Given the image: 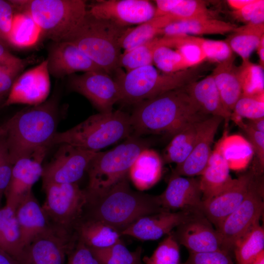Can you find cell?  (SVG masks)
Segmentation results:
<instances>
[{
	"label": "cell",
	"mask_w": 264,
	"mask_h": 264,
	"mask_svg": "<svg viewBox=\"0 0 264 264\" xmlns=\"http://www.w3.org/2000/svg\"><path fill=\"white\" fill-rule=\"evenodd\" d=\"M130 116L132 135L159 134L172 137L188 124L211 116L201 111L185 87L136 104Z\"/></svg>",
	"instance_id": "6da1fadb"
},
{
	"label": "cell",
	"mask_w": 264,
	"mask_h": 264,
	"mask_svg": "<svg viewBox=\"0 0 264 264\" xmlns=\"http://www.w3.org/2000/svg\"><path fill=\"white\" fill-rule=\"evenodd\" d=\"M129 176L99 194L86 191V202L81 218L106 223L121 232L139 219L168 211L161 206L158 196L135 191Z\"/></svg>",
	"instance_id": "7a4b0ae2"
},
{
	"label": "cell",
	"mask_w": 264,
	"mask_h": 264,
	"mask_svg": "<svg viewBox=\"0 0 264 264\" xmlns=\"http://www.w3.org/2000/svg\"><path fill=\"white\" fill-rule=\"evenodd\" d=\"M57 100L25 108L8 120L5 139L12 163L49 149L59 123Z\"/></svg>",
	"instance_id": "3957f363"
},
{
	"label": "cell",
	"mask_w": 264,
	"mask_h": 264,
	"mask_svg": "<svg viewBox=\"0 0 264 264\" xmlns=\"http://www.w3.org/2000/svg\"><path fill=\"white\" fill-rule=\"evenodd\" d=\"M204 62L178 72H163L153 65L139 67L126 73H117V81L121 92V102L137 104L171 90L182 88L199 80L209 69Z\"/></svg>",
	"instance_id": "277c9868"
},
{
	"label": "cell",
	"mask_w": 264,
	"mask_h": 264,
	"mask_svg": "<svg viewBox=\"0 0 264 264\" xmlns=\"http://www.w3.org/2000/svg\"><path fill=\"white\" fill-rule=\"evenodd\" d=\"M132 134L130 115L121 110L92 115L74 127L57 132L51 146L67 144L97 152Z\"/></svg>",
	"instance_id": "5b68a950"
},
{
	"label": "cell",
	"mask_w": 264,
	"mask_h": 264,
	"mask_svg": "<svg viewBox=\"0 0 264 264\" xmlns=\"http://www.w3.org/2000/svg\"><path fill=\"white\" fill-rule=\"evenodd\" d=\"M129 27L97 19L88 12L81 23L63 41L74 44L106 73L110 75L119 66L122 54L119 40Z\"/></svg>",
	"instance_id": "8992f818"
},
{
	"label": "cell",
	"mask_w": 264,
	"mask_h": 264,
	"mask_svg": "<svg viewBox=\"0 0 264 264\" xmlns=\"http://www.w3.org/2000/svg\"><path fill=\"white\" fill-rule=\"evenodd\" d=\"M17 11L25 12L40 28L42 36L63 41L81 23L88 10L83 0H12Z\"/></svg>",
	"instance_id": "52a82bcc"
},
{
	"label": "cell",
	"mask_w": 264,
	"mask_h": 264,
	"mask_svg": "<svg viewBox=\"0 0 264 264\" xmlns=\"http://www.w3.org/2000/svg\"><path fill=\"white\" fill-rule=\"evenodd\" d=\"M150 142L131 135L121 144L107 152H98L90 162L87 172L90 194L103 192L129 176L130 169L140 153L149 148Z\"/></svg>",
	"instance_id": "ba28073f"
},
{
	"label": "cell",
	"mask_w": 264,
	"mask_h": 264,
	"mask_svg": "<svg viewBox=\"0 0 264 264\" xmlns=\"http://www.w3.org/2000/svg\"><path fill=\"white\" fill-rule=\"evenodd\" d=\"M45 200L42 209L51 226L74 235L86 202L85 190L77 183H50L43 185Z\"/></svg>",
	"instance_id": "9c48e42d"
},
{
	"label": "cell",
	"mask_w": 264,
	"mask_h": 264,
	"mask_svg": "<svg viewBox=\"0 0 264 264\" xmlns=\"http://www.w3.org/2000/svg\"><path fill=\"white\" fill-rule=\"evenodd\" d=\"M260 175H255L242 203L216 229L220 236L223 249L230 253L236 243L259 224L263 214L264 187Z\"/></svg>",
	"instance_id": "30bf717a"
},
{
	"label": "cell",
	"mask_w": 264,
	"mask_h": 264,
	"mask_svg": "<svg viewBox=\"0 0 264 264\" xmlns=\"http://www.w3.org/2000/svg\"><path fill=\"white\" fill-rule=\"evenodd\" d=\"M60 145L51 160L43 167V185L50 183H77L98 152L83 150L67 144Z\"/></svg>",
	"instance_id": "8fae6325"
},
{
	"label": "cell",
	"mask_w": 264,
	"mask_h": 264,
	"mask_svg": "<svg viewBox=\"0 0 264 264\" xmlns=\"http://www.w3.org/2000/svg\"><path fill=\"white\" fill-rule=\"evenodd\" d=\"M76 241L74 235L50 226L24 247L16 260L20 264H65Z\"/></svg>",
	"instance_id": "7c38bea8"
},
{
	"label": "cell",
	"mask_w": 264,
	"mask_h": 264,
	"mask_svg": "<svg viewBox=\"0 0 264 264\" xmlns=\"http://www.w3.org/2000/svg\"><path fill=\"white\" fill-rule=\"evenodd\" d=\"M69 84L73 91L88 99L99 112L112 111L114 104L121 101L119 84L104 72L88 71L73 75Z\"/></svg>",
	"instance_id": "4fadbf2b"
},
{
	"label": "cell",
	"mask_w": 264,
	"mask_h": 264,
	"mask_svg": "<svg viewBox=\"0 0 264 264\" xmlns=\"http://www.w3.org/2000/svg\"><path fill=\"white\" fill-rule=\"evenodd\" d=\"M88 13L97 19L130 27L153 18L155 6L147 0H101L91 5Z\"/></svg>",
	"instance_id": "5bb4252c"
},
{
	"label": "cell",
	"mask_w": 264,
	"mask_h": 264,
	"mask_svg": "<svg viewBox=\"0 0 264 264\" xmlns=\"http://www.w3.org/2000/svg\"><path fill=\"white\" fill-rule=\"evenodd\" d=\"M258 173L254 168L235 178L233 183L213 198L202 200L199 211L217 229L245 198L249 186Z\"/></svg>",
	"instance_id": "9a60e30c"
},
{
	"label": "cell",
	"mask_w": 264,
	"mask_h": 264,
	"mask_svg": "<svg viewBox=\"0 0 264 264\" xmlns=\"http://www.w3.org/2000/svg\"><path fill=\"white\" fill-rule=\"evenodd\" d=\"M176 228L172 231L175 239L189 253L224 250L219 233L200 211Z\"/></svg>",
	"instance_id": "2e32d148"
},
{
	"label": "cell",
	"mask_w": 264,
	"mask_h": 264,
	"mask_svg": "<svg viewBox=\"0 0 264 264\" xmlns=\"http://www.w3.org/2000/svg\"><path fill=\"white\" fill-rule=\"evenodd\" d=\"M50 74L47 60L22 73L15 80L5 105L16 103L36 105L44 102L49 92Z\"/></svg>",
	"instance_id": "e0dca14e"
},
{
	"label": "cell",
	"mask_w": 264,
	"mask_h": 264,
	"mask_svg": "<svg viewBox=\"0 0 264 264\" xmlns=\"http://www.w3.org/2000/svg\"><path fill=\"white\" fill-rule=\"evenodd\" d=\"M48 150H40L32 156L20 159L14 164L11 179L5 191L6 205L16 209L20 202L32 192L33 185L42 176V163Z\"/></svg>",
	"instance_id": "ac0fdd59"
},
{
	"label": "cell",
	"mask_w": 264,
	"mask_h": 264,
	"mask_svg": "<svg viewBox=\"0 0 264 264\" xmlns=\"http://www.w3.org/2000/svg\"><path fill=\"white\" fill-rule=\"evenodd\" d=\"M223 119L211 116L200 122L194 147L186 160L176 165L172 175L186 177L200 176L205 169L212 153L211 146Z\"/></svg>",
	"instance_id": "d6986e66"
},
{
	"label": "cell",
	"mask_w": 264,
	"mask_h": 264,
	"mask_svg": "<svg viewBox=\"0 0 264 264\" xmlns=\"http://www.w3.org/2000/svg\"><path fill=\"white\" fill-rule=\"evenodd\" d=\"M46 60L50 75L57 78L77 71L105 72L76 45L66 41L54 42Z\"/></svg>",
	"instance_id": "ffe728a7"
},
{
	"label": "cell",
	"mask_w": 264,
	"mask_h": 264,
	"mask_svg": "<svg viewBox=\"0 0 264 264\" xmlns=\"http://www.w3.org/2000/svg\"><path fill=\"white\" fill-rule=\"evenodd\" d=\"M198 212V211H197ZM188 211H164L143 217L121 232L142 241L156 240L168 235L196 213Z\"/></svg>",
	"instance_id": "44dd1931"
},
{
	"label": "cell",
	"mask_w": 264,
	"mask_h": 264,
	"mask_svg": "<svg viewBox=\"0 0 264 264\" xmlns=\"http://www.w3.org/2000/svg\"><path fill=\"white\" fill-rule=\"evenodd\" d=\"M158 197L167 210L199 211L202 201L199 178L172 174L166 189Z\"/></svg>",
	"instance_id": "7402d4cb"
},
{
	"label": "cell",
	"mask_w": 264,
	"mask_h": 264,
	"mask_svg": "<svg viewBox=\"0 0 264 264\" xmlns=\"http://www.w3.org/2000/svg\"><path fill=\"white\" fill-rule=\"evenodd\" d=\"M22 250L39 235L50 227L42 207L33 192L27 195L15 209Z\"/></svg>",
	"instance_id": "603a6c76"
},
{
	"label": "cell",
	"mask_w": 264,
	"mask_h": 264,
	"mask_svg": "<svg viewBox=\"0 0 264 264\" xmlns=\"http://www.w3.org/2000/svg\"><path fill=\"white\" fill-rule=\"evenodd\" d=\"M185 89L203 113L220 117L227 125L232 113L224 107L212 74L189 84Z\"/></svg>",
	"instance_id": "cb8c5ba5"
},
{
	"label": "cell",
	"mask_w": 264,
	"mask_h": 264,
	"mask_svg": "<svg viewBox=\"0 0 264 264\" xmlns=\"http://www.w3.org/2000/svg\"><path fill=\"white\" fill-rule=\"evenodd\" d=\"M229 170L227 162L215 147L200 176L202 200L213 198L233 183L235 179L232 178Z\"/></svg>",
	"instance_id": "d4e9b609"
},
{
	"label": "cell",
	"mask_w": 264,
	"mask_h": 264,
	"mask_svg": "<svg viewBox=\"0 0 264 264\" xmlns=\"http://www.w3.org/2000/svg\"><path fill=\"white\" fill-rule=\"evenodd\" d=\"M163 160L155 151L146 148L137 156L132 165L129 178L139 191L149 189L160 180L162 173Z\"/></svg>",
	"instance_id": "484cf974"
},
{
	"label": "cell",
	"mask_w": 264,
	"mask_h": 264,
	"mask_svg": "<svg viewBox=\"0 0 264 264\" xmlns=\"http://www.w3.org/2000/svg\"><path fill=\"white\" fill-rule=\"evenodd\" d=\"M76 240L92 248H104L122 242L119 231L102 221L81 218L74 229Z\"/></svg>",
	"instance_id": "4316f807"
},
{
	"label": "cell",
	"mask_w": 264,
	"mask_h": 264,
	"mask_svg": "<svg viewBox=\"0 0 264 264\" xmlns=\"http://www.w3.org/2000/svg\"><path fill=\"white\" fill-rule=\"evenodd\" d=\"M233 54L225 61L218 64L211 73L225 109L232 113L235 105L242 95V87L234 65Z\"/></svg>",
	"instance_id": "83f0119b"
},
{
	"label": "cell",
	"mask_w": 264,
	"mask_h": 264,
	"mask_svg": "<svg viewBox=\"0 0 264 264\" xmlns=\"http://www.w3.org/2000/svg\"><path fill=\"white\" fill-rule=\"evenodd\" d=\"M238 26L229 22L215 18L180 21L173 22L163 28L160 35H224L232 32Z\"/></svg>",
	"instance_id": "f1b7e54d"
},
{
	"label": "cell",
	"mask_w": 264,
	"mask_h": 264,
	"mask_svg": "<svg viewBox=\"0 0 264 264\" xmlns=\"http://www.w3.org/2000/svg\"><path fill=\"white\" fill-rule=\"evenodd\" d=\"M176 22L170 14L154 17L151 20L129 27L119 40V45L124 51L130 50L141 45L160 35L163 28L173 22Z\"/></svg>",
	"instance_id": "f546056e"
},
{
	"label": "cell",
	"mask_w": 264,
	"mask_h": 264,
	"mask_svg": "<svg viewBox=\"0 0 264 264\" xmlns=\"http://www.w3.org/2000/svg\"><path fill=\"white\" fill-rule=\"evenodd\" d=\"M200 122L188 124L172 137L164 151L163 162L178 165L186 160L196 143Z\"/></svg>",
	"instance_id": "4dcf8cb0"
},
{
	"label": "cell",
	"mask_w": 264,
	"mask_h": 264,
	"mask_svg": "<svg viewBox=\"0 0 264 264\" xmlns=\"http://www.w3.org/2000/svg\"><path fill=\"white\" fill-rule=\"evenodd\" d=\"M216 148L226 160L229 168L235 170L247 165L254 153L248 140L238 135L222 136Z\"/></svg>",
	"instance_id": "1f68e13d"
},
{
	"label": "cell",
	"mask_w": 264,
	"mask_h": 264,
	"mask_svg": "<svg viewBox=\"0 0 264 264\" xmlns=\"http://www.w3.org/2000/svg\"><path fill=\"white\" fill-rule=\"evenodd\" d=\"M42 36L41 31L26 12L17 11L8 43L18 48H26L36 44Z\"/></svg>",
	"instance_id": "d6a6232c"
},
{
	"label": "cell",
	"mask_w": 264,
	"mask_h": 264,
	"mask_svg": "<svg viewBox=\"0 0 264 264\" xmlns=\"http://www.w3.org/2000/svg\"><path fill=\"white\" fill-rule=\"evenodd\" d=\"M0 248L16 260L22 251L15 209L7 205L0 209Z\"/></svg>",
	"instance_id": "836d02e7"
},
{
	"label": "cell",
	"mask_w": 264,
	"mask_h": 264,
	"mask_svg": "<svg viewBox=\"0 0 264 264\" xmlns=\"http://www.w3.org/2000/svg\"><path fill=\"white\" fill-rule=\"evenodd\" d=\"M232 33L226 42L242 61L248 60L264 35V23L255 25L248 23L237 27Z\"/></svg>",
	"instance_id": "e575fe53"
},
{
	"label": "cell",
	"mask_w": 264,
	"mask_h": 264,
	"mask_svg": "<svg viewBox=\"0 0 264 264\" xmlns=\"http://www.w3.org/2000/svg\"><path fill=\"white\" fill-rule=\"evenodd\" d=\"M167 37H155L150 41L130 50L122 53L119 62V68H124L126 72L136 68L153 65L155 50L161 46L169 47Z\"/></svg>",
	"instance_id": "d590c367"
},
{
	"label": "cell",
	"mask_w": 264,
	"mask_h": 264,
	"mask_svg": "<svg viewBox=\"0 0 264 264\" xmlns=\"http://www.w3.org/2000/svg\"><path fill=\"white\" fill-rule=\"evenodd\" d=\"M263 251L264 229L259 223L236 243L233 250L235 264H252Z\"/></svg>",
	"instance_id": "8d00e7d4"
},
{
	"label": "cell",
	"mask_w": 264,
	"mask_h": 264,
	"mask_svg": "<svg viewBox=\"0 0 264 264\" xmlns=\"http://www.w3.org/2000/svg\"><path fill=\"white\" fill-rule=\"evenodd\" d=\"M89 248L100 264H143L142 248L131 251L122 241L106 248Z\"/></svg>",
	"instance_id": "74e56055"
},
{
	"label": "cell",
	"mask_w": 264,
	"mask_h": 264,
	"mask_svg": "<svg viewBox=\"0 0 264 264\" xmlns=\"http://www.w3.org/2000/svg\"><path fill=\"white\" fill-rule=\"evenodd\" d=\"M236 73L240 81L242 93L258 95L264 93V68L254 64L249 60L242 61L236 67Z\"/></svg>",
	"instance_id": "f35d334b"
},
{
	"label": "cell",
	"mask_w": 264,
	"mask_h": 264,
	"mask_svg": "<svg viewBox=\"0 0 264 264\" xmlns=\"http://www.w3.org/2000/svg\"><path fill=\"white\" fill-rule=\"evenodd\" d=\"M143 264H180L179 244L172 232L161 242L150 256L142 258Z\"/></svg>",
	"instance_id": "ab89813d"
},
{
	"label": "cell",
	"mask_w": 264,
	"mask_h": 264,
	"mask_svg": "<svg viewBox=\"0 0 264 264\" xmlns=\"http://www.w3.org/2000/svg\"><path fill=\"white\" fill-rule=\"evenodd\" d=\"M264 117V93L248 95L242 93L236 103L231 120L246 118L248 120Z\"/></svg>",
	"instance_id": "60d3db41"
},
{
	"label": "cell",
	"mask_w": 264,
	"mask_h": 264,
	"mask_svg": "<svg viewBox=\"0 0 264 264\" xmlns=\"http://www.w3.org/2000/svg\"><path fill=\"white\" fill-rule=\"evenodd\" d=\"M153 64L160 71L174 73L190 68L177 50L166 46L157 48L153 55Z\"/></svg>",
	"instance_id": "b9f144b4"
},
{
	"label": "cell",
	"mask_w": 264,
	"mask_h": 264,
	"mask_svg": "<svg viewBox=\"0 0 264 264\" xmlns=\"http://www.w3.org/2000/svg\"><path fill=\"white\" fill-rule=\"evenodd\" d=\"M169 14L174 16L176 22L214 18L205 2L198 0H180Z\"/></svg>",
	"instance_id": "7bdbcfd3"
},
{
	"label": "cell",
	"mask_w": 264,
	"mask_h": 264,
	"mask_svg": "<svg viewBox=\"0 0 264 264\" xmlns=\"http://www.w3.org/2000/svg\"><path fill=\"white\" fill-rule=\"evenodd\" d=\"M201 40V38L183 35L180 44L176 48L189 67L207 61L200 46Z\"/></svg>",
	"instance_id": "ee69618b"
},
{
	"label": "cell",
	"mask_w": 264,
	"mask_h": 264,
	"mask_svg": "<svg viewBox=\"0 0 264 264\" xmlns=\"http://www.w3.org/2000/svg\"><path fill=\"white\" fill-rule=\"evenodd\" d=\"M30 61L22 59L19 62L0 66V101L8 96L15 80Z\"/></svg>",
	"instance_id": "f6af8a7d"
},
{
	"label": "cell",
	"mask_w": 264,
	"mask_h": 264,
	"mask_svg": "<svg viewBox=\"0 0 264 264\" xmlns=\"http://www.w3.org/2000/svg\"><path fill=\"white\" fill-rule=\"evenodd\" d=\"M200 46L206 56V60L211 63H220L233 54L226 41L202 38Z\"/></svg>",
	"instance_id": "bcb514c9"
},
{
	"label": "cell",
	"mask_w": 264,
	"mask_h": 264,
	"mask_svg": "<svg viewBox=\"0 0 264 264\" xmlns=\"http://www.w3.org/2000/svg\"><path fill=\"white\" fill-rule=\"evenodd\" d=\"M233 120L246 135L248 141L256 155L259 170L262 173L264 168V132L254 130L243 122L242 119L237 118Z\"/></svg>",
	"instance_id": "7dc6e473"
},
{
	"label": "cell",
	"mask_w": 264,
	"mask_h": 264,
	"mask_svg": "<svg viewBox=\"0 0 264 264\" xmlns=\"http://www.w3.org/2000/svg\"><path fill=\"white\" fill-rule=\"evenodd\" d=\"M180 264H235L230 253L225 250L189 253L187 259Z\"/></svg>",
	"instance_id": "c3c4849f"
},
{
	"label": "cell",
	"mask_w": 264,
	"mask_h": 264,
	"mask_svg": "<svg viewBox=\"0 0 264 264\" xmlns=\"http://www.w3.org/2000/svg\"><path fill=\"white\" fill-rule=\"evenodd\" d=\"M16 12L10 0H0V41L6 44Z\"/></svg>",
	"instance_id": "681fc988"
},
{
	"label": "cell",
	"mask_w": 264,
	"mask_h": 264,
	"mask_svg": "<svg viewBox=\"0 0 264 264\" xmlns=\"http://www.w3.org/2000/svg\"><path fill=\"white\" fill-rule=\"evenodd\" d=\"M13 166L5 134L0 139V192L5 191L7 188L11 179Z\"/></svg>",
	"instance_id": "f907efd6"
},
{
	"label": "cell",
	"mask_w": 264,
	"mask_h": 264,
	"mask_svg": "<svg viewBox=\"0 0 264 264\" xmlns=\"http://www.w3.org/2000/svg\"><path fill=\"white\" fill-rule=\"evenodd\" d=\"M66 264H100L90 249L76 241L69 253Z\"/></svg>",
	"instance_id": "816d5d0a"
},
{
	"label": "cell",
	"mask_w": 264,
	"mask_h": 264,
	"mask_svg": "<svg viewBox=\"0 0 264 264\" xmlns=\"http://www.w3.org/2000/svg\"><path fill=\"white\" fill-rule=\"evenodd\" d=\"M262 1V0H255L253 2L243 7L241 9L233 11V14L238 20L247 23L250 21L255 10Z\"/></svg>",
	"instance_id": "f5cc1de1"
},
{
	"label": "cell",
	"mask_w": 264,
	"mask_h": 264,
	"mask_svg": "<svg viewBox=\"0 0 264 264\" xmlns=\"http://www.w3.org/2000/svg\"><path fill=\"white\" fill-rule=\"evenodd\" d=\"M155 14L154 17H160L169 14L180 0H156Z\"/></svg>",
	"instance_id": "db71d44e"
},
{
	"label": "cell",
	"mask_w": 264,
	"mask_h": 264,
	"mask_svg": "<svg viewBox=\"0 0 264 264\" xmlns=\"http://www.w3.org/2000/svg\"><path fill=\"white\" fill-rule=\"evenodd\" d=\"M6 44L0 41V66L21 61L22 59L12 54Z\"/></svg>",
	"instance_id": "11a10c76"
},
{
	"label": "cell",
	"mask_w": 264,
	"mask_h": 264,
	"mask_svg": "<svg viewBox=\"0 0 264 264\" xmlns=\"http://www.w3.org/2000/svg\"><path fill=\"white\" fill-rule=\"evenodd\" d=\"M249 23L258 25L264 23V0L257 8Z\"/></svg>",
	"instance_id": "9f6ffc18"
},
{
	"label": "cell",
	"mask_w": 264,
	"mask_h": 264,
	"mask_svg": "<svg viewBox=\"0 0 264 264\" xmlns=\"http://www.w3.org/2000/svg\"><path fill=\"white\" fill-rule=\"evenodd\" d=\"M245 122L254 130L264 132V117L249 119Z\"/></svg>",
	"instance_id": "6f0895ef"
},
{
	"label": "cell",
	"mask_w": 264,
	"mask_h": 264,
	"mask_svg": "<svg viewBox=\"0 0 264 264\" xmlns=\"http://www.w3.org/2000/svg\"><path fill=\"white\" fill-rule=\"evenodd\" d=\"M255 0H228L227 2L233 11L241 9L243 7L253 2Z\"/></svg>",
	"instance_id": "680465c9"
},
{
	"label": "cell",
	"mask_w": 264,
	"mask_h": 264,
	"mask_svg": "<svg viewBox=\"0 0 264 264\" xmlns=\"http://www.w3.org/2000/svg\"><path fill=\"white\" fill-rule=\"evenodd\" d=\"M0 264H20L15 259L0 248Z\"/></svg>",
	"instance_id": "91938a15"
},
{
	"label": "cell",
	"mask_w": 264,
	"mask_h": 264,
	"mask_svg": "<svg viewBox=\"0 0 264 264\" xmlns=\"http://www.w3.org/2000/svg\"><path fill=\"white\" fill-rule=\"evenodd\" d=\"M256 50L260 60L259 65L264 68V35L261 38Z\"/></svg>",
	"instance_id": "94428289"
},
{
	"label": "cell",
	"mask_w": 264,
	"mask_h": 264,
	"mask_svg": "<svg viewBox=\"0 0 264 264\" xmlns=\"http://www.w3.org/2000/svg\"><path fill=\"white\" fill-rule=\"evenodd\" d=\"M8 127V121L0 125V139L3 137L6 133Z\"/></svg>",
	"instance_id": "6125c7cd"
},
{
	"label": "cell",
	"mask_w": 264,
	"mask_h": 264,
	"mask_svg": "<svg viewBox=\"0 0 264 264\" xmlns=\"http://www.w3.org/2000/svg\"><path fill=\"white\" fill-rule=\"evenodd\" d=\"M252 264H264V251L258 256Z\"/></svg>",
	"instance_id": "be15d7a7"
}]
</instances>
